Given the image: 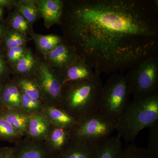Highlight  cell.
<instances>
[{
	"instance_id": "obj_27",
	"label": "cell",
	"mask_w": 158,
	"mask_h": 158,
	"mask_svg": "<svg viewBox=\"0 0 158 158\" xmlns=\"http://www.w3.org/2000/svg\"><path fill=\"white\" fill-rule=\"evenodd\" d=\"M10 25L14 31L23 34L29 30L30 24L19 12L15 14L10 19Z\"/></svg>"
},
{
	"instance_id": "obj_13",
	"label": "cell",
	"mask_w": 158,
	"mask_h": 158,
	"mask_svg": "<svg viewBox=\"0 0 158 158\" xmlns=\"http://www.w3.org/2000/svg\"><path fill=\"white\" fill-rule=\"evenodd\" d=\"M37 4L40 16L47 28L60 22L64 9V2L61 0H40Z\"/></svg>"
},
{
	"instance_id": "obj_3",
	"label": "cell",
	"mask_w": 158,
	"mask_h": 158,
	"mask_svg": "<svg viewBox=\"0 0 158 158\" xmlns=\"http://www.w3.org/2000/svg\"><path fill=\"white\" fill-rule=\"evenodd\" d=\"M158 121V94L130 102L116 121L121 139L134 142L141 130Z\"/></svg>"
},
{
	"instance_id": "obj_34",
	"label": "cell",
	"mask_w": 158,
	"mask_h": 158,
	"mask_svg": "<svg viewBox=\"0 0 158 158\" xmlns=\"http://www.w3.org/2000/svg\"><path fill=\"white\" fill-rule=\"evenodd\" d=\"M5 109L4 106L2 103V102H1V99H0V113H2V111Z\"/></svg>"
},
{
	"instance_id": "obj_31",
	"label": "cell",
	"mask_w": 158,
	"mask_h": 158,
	"mask_svg": "<svg viewBox=\"0 0 158 158\" xmlns=\"http://www.w3.org/2000/svg\"><path fill=\"white\" fill-rule=\"evenodd\" d=\"M17 5L15 1L10 0H0V8L3 7H11Z\"/></svg>"
},
{
	"instance_id": "obj_24",
	"label": "cell",
	"mask_w": 158,
	"mask_h": 158,
	"mask_svg": "<svg viewBox=\"0 0 158 158\" xmlns=\"http://www.w3.org/2000/svg\"><path fill=\"white\" fill-rule=\"evenodd\" d=\"M35 62L31 51L26 50L23 57L15 64V70L19 73L28 74L34 68Z\"/></svg>"
},
{
	"instance_id": "obj_20",
	"label": "cell",
	"mask_w": 158,
	"mask_h": 158,
	"mask_svg": "<svg viewBox=\"0 0 158 158\" xmlns=\"http://www.w3.org/2000/svg\"><path fill=\"white\" fill-rule=\"evenodd\" d=\"M14 82L22 93L31 98L44 101L39 86L35 79L21 78Z\"/></svg>"
},
{
	"instance_id": "obj_28",
	"label": "cell",
	"mask_w": 158,
	"mask_h": 158,
	"mask_svg": "<svg viewBox=\"0 0 158 158\" xmlns=\"http://www.w3.org/2000/svg\"><path fill=\"white\" fill-rule=\"evenodd\" d=\"M25 40L23 34L13 31L9 33L6 37V46L8 49L17 47L23 46L25 44Z\"/></svg>"
},
{
	"instance_id": "obj_9",
	"label": "cell",
	"mask_w": 158,
	"mask_h": 158,
	"mask_svg": "<svg viewBox=\"0 0 158 158\" xmlns=\"http://www.w3.org/2000/svg\"><path fill=\"white\" fill-rule=\"evenodd\" d=\"M99 143L72 138L61 151L49 158H94Z\"/></svg>"
},
{
	"instance_id": "obj_30",
	"label": "cell",
	"mask_w": 158,
	"mask_h": 158,
	"mask_svg": "<svg viewBox=\"0 0 158 158\" xmlns=\"http://www.w3.org/2000/svg\"><path fill=\"white\" fill-rule=\"evenodd\" d=\"M15 147L0 148V158H14Z\"/></svg>"
},
{
	"instance_id": "obj_33",
	"label": "cell",
	"mask_w": 158,
	"mask_h": 158,
	"mask_svg": "<svg viewBox=\"0 0 158 158\" xmlns=\"http://www.w3.org/2000/svg\"><path fill=\"white\" fill-rule=\"evenodd\" d=\"M4 29L2 26L0 25V37L2 35L3 33H4Z\"/></svg>"
},
{
	"instance_id": "obj_29",
	"label": "cell",
	"mask_w": 158,
	"mask_h": 158,
	"mask_svg": "<svg viewBox=\"0 0 158 158\" xmlns=\"http://www.w3.org/2000/svg\"><path fill=\"white\" fill-rule=\"evenodd\" d=\"M26 50L23 46L17 47L8 49L7 57L11 63L16 64L23 56Z\"/></svg>"
},
{
	"instance_id": "obj_16",
	"label": "cell",
	"mask_w": 158,
	"mask_h": 158,
	"mask_svg": "<svg viewBox=\"0 0 158 158\" xmlns=\"http://www.w3.org/2000/svg\"><path fill=\"white\" fill-rule=\"evenodd\" d=\"M123 149L120 136L110 137L98 144L94 158H123Z\"/></svg>"
},
{
	"instance_id": "obj_25",
	"label": "cell",
	"mask_w": 158,
	"mask_h": 158,
	"mask_svg": "<svg viewBox=\"0 0 158 158\" xmlns=\"http://www.w3.org/2000/svg\"><path fill=\"white\" fill-rule=\"evenodd\" d=\"M123 158H156L147 148L138 147L135 144L129 145L123 149Z\"/></svg>"
},
{
	"instance_id": "obj_8",
	"label": "cell",
	"mask_w": 158,
	"mask_h": 158,
	"mask_svg": "<svg viewBox=\"0 0 158 158\" xmlns=\"http://www.w3.org/2000/svg\"><path fill=\"white\" fill-rule=\"evenodd\" d=\"M45 55L51 65L59 73L68 68L80 59L73 47L64 40Z\"/></svg>"
},
{
	"instance_id": "obj_6",
	"label": "cell",
	"mask_w": 158,
	"mask_h": 158,
	"mask_svg": "<svg viewBox=\"0 0 158 158\" xmlns=\"http://www.w3.org/2000/svg\"><path fill=\"white\" fill-rule=\"evenodd\" d=\"M116 126V121L98 111L72 129V138L101 143L110 137Z\"/></svg>"
},
{
	"instance_id": "obj_10",
	"label": "cell",
	"mask_w": 158,
	"mask_h": 158,
	"mask_svg": "<svg viewBox=\"0 0 158 158\" xmlns=\"http://www.w3.org/2000/svg\"><path fill=\"white\" fill-rule=\"evenodd\" d=\"M71 130L51 125L44 141L49 157L60 152L68 144L72 139Z\"/></svg>"
},
{
	"instance_id": "obj_36",
	"label": "cell",
	"mask_w": 158,
	"mask_h": 158,
	"mask_svg": "<svg viewBox=\"0 0 158 158\" xmlns=\"http://www.w3.org/2000/svg\"><path fill=\"white\" fill-rule=\"evenodd\" d=\"M2 83H1V81H0V90L2 89Z\"/></svg>"
},
{
	"instance_id": "obj_12",
	"label": "cell",
	"mask_w": 158,
	"mask_h": 158,
	"mask_svg": "<svg viewBox=\"0 0 158 158\" xmlns=\"http://www.w3.org/2000/svg\"><path fill=\"white\" fill-rule=\"evenodd\" d=\"M22 139L15 143L14 158H49L44 141H34L27 137Z\"/></svg>"
},
{
	"instance_id": "obj_18",
	"label": "cell",
	"mask_w": 158,
	"mask_h": 158,
	"mask_svg": "<svg viewBox=\"0 0 158 158\" xmlns=\"http://www.w3.org/2000/svg\"><path fill=\"white\" fill-rule=\"evenodd\" d=\"M0 116L5 118L10 124L20 132L25 135L30 116L20 110L5 108Z\"/></svg>"
},
{
	"instance_id": "obj_1",
	"label": "cell",
	"mask_w": 158,
	"mask_h": 158,
	"mask_svg": "<svg viewBox=\"0 0 158 158\" xmlns=\"http://www.w3.org/2000/svg\"><path fill=\"white\" fill-rule=\"evenodd\" d=\"M158 1L64 2L66 39L97 74L124 71L158 54Z\"/></svg>"
},
{
	"instance_id": "obj_14",
	"label": "cell",
	"mask_w": 158,
	"mask_h": 158,
	"mask_svg": "<svg viewBox=\"0 0 158 158\" xmlns=\"http://www.w3.org/2000/svg\"><path fill=\"white\" fill-rule=\"evenodd\" d=\"M51 125L43 111L30 116L27 132V138L37 141H44L48 135Z\"/></svg>"
},
{
	"instance_id": "obj_32",
	"label": "cell",
	"mask_w": 158,
	"mask_h": 158,
	"mask_svg": "<svg viewBox=\"0 0 158 158\" xmlns=\"http://www.w3.org/2000/svg\"><path fill=\"white\" fill-rule=\"evenodd\" d=\"M6 66L5 63L2 59L0 58V77L5 74L6 73Z\"/></svg>"
},
{
	"instance_id": "obj_7",
	"label": "cell",
	"mask_w": 158,
	"mask_h": 158,
	"mask_svg": "<svg viewBox=\"0 0 158 158\" xmlns=\"http://www.w3.org/2000/svg\"><path fill=\"white\" fill-rule=\"evenodd\" d=\"M34 78L39 86L46 104L59 106L64 85L59 73L50 69L45 63L39 62L35 70Z\"/></svg>"
},
{
	"instance_id": "obj_21",
	"label": "cell",
	"mask_w": 158,
	"mask_h": 158,
	"mask_svg": "<svg viewBox=\"0 0 158 158\" xmlns=\"http://www.w3.org/2000/svg\"><path fill=\"white\" fill-rule=\"evenodd\" d=\"M18 12L24 18L29 24H32L40 16L37 2L34 1H21L17 4Z\"/></svg>"
},
{
	"instance_id": "obj_4",
	"label": "cell",
	"mask_w": 158,
	"mask_h": 158,
	"mask_svg": "<svg viewBox=\"0 0 158 158\" xmlns=\"http://www.w3.org/2000/svg\"><path fill=\"white\" fill-rule=\"evenodd\" d=\"M130 95L134 99L158 94V55L148 57L124 76Z\"/></svg>"
},
{
	"instance_id": "obj_15",
	"label": "cell",
	"mask_w": 158,
	"mask_h": 158,
	"mask_svg": "<svg viewBox=\"0 0 158 158\" xmlns=\"http://www.w3.org/2000/svg\"><path fill=\"white\" fill-rule=\"evenodd\" d=\"M42 111L51 125L72 129L79 122L59 107L45 104Z\"/></svg>"
},
{
	"instance_id": "obj_23",
	"label": "cell",
	"mask_w": 158,
	"mask_h": 158,
	"mask_svg": "<svg viewBox=\"0 0 158 158\" xmlns=\"http://www.w3.org/2000/svg\"><path fill=\"white\" fill-rule=\"evenodd\" d=\"M45 104L44 101L31 98L21 92L22 109L29 116L42 112Z\"/></svg>"
},
{
	"instance_id": "obj_2",
	"label": "cell",
	"mask_w": 158,
	"mask_h": 158,
	"mask_svg": "<svg viewBox=\"0 0 158 158\" xmlns=\"http://www.w3.org/2000/svg\"><path fill=\"white\" fill-rule=\"evenodd\" d=\"M103 85L99 75L63 86L59 105L79 122L98 111Z\"/></svg>"
},
{
	"instance_id": "obj_19",
	"label": "cell",
	"mask_w": 158,
	"mask_h": 158,
	"mask_svg": "<svg viewBox=\"0 0 158 158\" xmlns=\"http://www.w3.org/2000/svg\"><path fill=\"white\" fill-rule=\"evenodd\" d=\"M31 36L37 48L45 54L52 50L63 40L62 37L54 34L43 35L32 33Z\"/></svg>"
},
{
	"instance_id": "obj_26",
	"label": "cell",
	"mask_w": 158,
	"mask_h": 158,
	"mask_svg": "<svg viewBox=\"0 0 158 158\" xmlns=\"http://www.w3.org/2000/svg\"><path fill=\"white\" fill-rule=\"evenodd\" d=\"M147 149L156 158H158V121L149 127Z\"/></svg>"
},
{
	"instance_id": "obj_11",
	"label": "cell",
	"mask_w": 158,
	"mask_h": 158,
	"mask_svg": "<svg viewBox=\"0 0 158 158\" xmlns=\"http://www.w3.org/2000/svg\"><path fill=\"white\" fill-rule=\"evenodd\" d=\"M59 73L62 77L64 85L68 82L90 80L98 75L95 73L88 63L80 58L76 62Z\"/></svg>"
},
{
	"instance_id": "obj_22",
	"label": "cell",
	"mask_w": 158,
	"mask_h": 158,
	"mask_svg": "<svg viewBox=\"0 0 158 158\" xmlns=\"http://www.w3.org/2000/svg\"><path fill=\"white\" fill-rule=\"evenodd\" d=\"M24 136L5 118L0 116V141L15 143L21 140Z\"/></svg>"
},
{
	"instance_id": "obj_5",
	"label": "cell",
	"mask_w": 158,
	"mask_h": 158,
	"mask_svg": "<svg viewBox=\"0 0 158 158\" xmlns=\"http://www.w3.org/2000/svg\"><path fill=\"white\" fill-rule=\"evenodd\" d=\"M130 96L124 76L113 74L103 87L98 111L116 122L129 102Z\"/></svg>"
},
{
	"instance_id": "obj_17",
	"label": "cell",
	"mask_w": 158,
	"mask_h": 158,
	"mask_svg": "<svg viewBox=\"0 0 158 158\" xmlns=\"http://www.w3.org/2000/svg\"><path fill=\"white\" fill-rule=\"evenodd\" d=\"M0 99L5 108L22 111L21 92L14 82L4 85L0 90Z\"/></svg>"
},
{
	"instance_id": "obj_35",
	"label": "cell",
	"mask_w": 158,
	"mask_h": 158,
	"mask_svg": "<svg viewBox=\"0 0 158 158\" xmlns=\"http://www.w3.org/2000/svg\"><path fill=\"white\" fill-rule=\"evenodd\" d=\"M3 8H0V18L2 16L3 13Z\"/></svg>"
}]
</instances>
